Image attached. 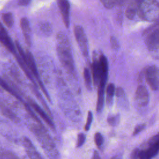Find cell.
<instances>
[{"label": "cell", "instance_id": "6da1fadb", "mask_svg": "<svg viewBox=\"0 0 159 159\" xmlns=\"http://www.w3.org/2000/svg\"><path fill=\"white\" fill-rule=\"evenodd\" d=\"M57 51L60 61L68 71L73 72L75 71L74 61L68 38L63 33H60L57 35Z\"/></svg>", "mask_w": 159, "mask_h": 159}, {"label": "cell", "instance_id": "7a4b0ae2", "mask_svg": "<svg viewBox=\"0 0 159 159\" xmlns=\"http://www.w3.org/2000/svg\"><path fill=\"white\" fill-rule=\"evenodd\" d=\"M137 14L143 20L159 22V2L157 0H142Z\"/></svg>", "mask_w": 159, "mask_h": 159}, {"label": "cell", "instance_id": "3957f363", "mask_svg": "<svg viewBox=\"0 0 159 159\" xmlns=\"http://www.w3.org/2000/svg\"><path fill=\"white\" fill-rule=\"evenodd\" d=\"M30 130L36 137L39 142L46 151L48 156L55 159L58 156L57 150H56L55 145L51 138L47 132H45L44 128L39 125H32Z\"/></svg>", "mask_w": 159, "mask_h": 159}, {"label": "cell", "instance_id": "277c9868", "mask_svg": "<svg viewBox=\"0 0 159 159\" xmlns=\"http://www.w3.org/2000/svg\"><path fill=\"white\" fill-rule=\"evenodd\" d=\"M142 37L149 51L159 52V22L145 29Z\"/></svg>", "mask_w": 159, "mask_h": 159}, {"label": "cell", "instance_id": "5b68a950", "mask_svg": "<svg viewBox=\"0 0 159 159\" xmlns=\"http://www.w3.org/2000/svg\"><path fill=\"white\" fill-rule=\"evenodd\" d=\"M145 80L153 90H157L159 88V68L155 65L147 66L143 70Z\"/></svg>", "mask_w": 159, "mask_h": 159}, {"label": "cell", "instance_id": "8992f818", "mask_svg": "<svg viewBox=\"0 0 159 159\" xmlns=\"http://www.w3.org/2000/svg\"><path fill=\"white\" fill-rule=\"evenodd\" d=\"M74 34L83 55L86 58L88 57V42L86 35L83 30V28L80 25H76L74 28Z\"/></svg>", "mask_w": 159, "mask_h": 159}, {"label": "cell", "instance_id": "52a82bcc", "mask_svg": "<svg viewBox=\"0 0 159 159\" xmlns=\"http://www.w3.org/2000/svg\"><path fill=\"white\" fill-rule=\"evenodd\" d=\"M60 9L61 17L66 28L70 26V5L68 0H57Z\"/></svg>", "mask_w": 159, "mask_h": 159}, {"label": "cell", "instance_id": "ba28073f", "mask_svg": "<svg viewBox=\"0 0 159 159\" xmlns=\"http://www.w3.org/2000/svg\"><path fill=\"white\" fill-rule=\"evenodd\" d=\"M0 42L14 55L17 53L15 47L4 26L0 23Z\"/></svg>", "mask_w": 159, "mask_h": 159}, {"label": "cell", "instance_id": "9c48e42d", "mask_svg": "<svg viewBox=\"0 0 159 159\" xmlns=\"http://www.w3.org/2000/svg\"><path fill=\"white\" fill-rule=\"evenodd\" d=\"M135 99L137 104L142 107L146 106L148 102V93L143 86H139L136 90Z\"/></svg>", "mask_w": 159, "mask_h": 159}, {"label": "cell", "instance_id": "30bf717a", "mask_svg": "<svg viewBox=\"0 0 159 159\" xmlns=\"http://www.w3.org/2000/svg\"><path fill=\"white\" fill-rule=\"evenodd\" d=\"M29 104L31 107V108L34 111H35L38 115H39V116L45 122V123L48 126H50L52 129H54V124L52 120L41 107H40L37 103H35L31 99L29 100Z\"/></svg>", "mask_w": 159, "mask_h": 159}, {"label": "cell", "instance_id": "8fae6325", "mask_svg": "<svg viewBox=\"0 0 159 159\" xmlns=\"http://www.w3.org/2000/svg\"><path fill=\"white\" fill-rule=\"evenodd\" d=\"M24 144L26 153L30 159H43L29 139L24 137Z\"/></svg>", "mask_w": 159, "mask_h": 159}, {"label": "cell", "instance_id": "7c38bea8", "mask_svg": "<svg viewBox=\"0 0 159 159\" xmlns=\"http://www.w3.org/2000/svg\"><path fill=\"white\" fill-rule=\"evenodd\" d=\"M142 0H130L127 4L125 16L129 19H132L137 14L139 6Z\"/></svg>", "mask_w": 159, "mask_h": 159}, {"label": "cell", "instance_id": "4fadbf2b", "mask_svg": "<svg viewBox=\"0 0 159 159\" xmlns=\"http://www.w3.org/2000/svg\"><path fill=\"white\" fill-rule=\"evenodd\" d=\"M91 71H92V76H93L94 84L95 85L96 84H98L100 80V76H101L99 57L94 58L93 63L91 64Z\"/></svg>", "mask_w": 159, "mask_h": 159}, {"label": "cell", "instance_id": "5bb4252c", "mask_svg": "<svg viewBox=\"0 0 159 159\" xmlns=\"http://www.w3.org/2000/svg\"><path fill=\"white\" fill-rule=\"evenodd\" d=\"M20 27L24 35L25 42L29 46L30 45V29L29 22L26 17H23L20 20Z\"/></svg>", "mask_w": 159, "mask_h": 159}, {"label": "cell", "instance_id": "9a60e30c", "mask_svg": "<svg viewBox=\"0 0 159 159\" xmlns=\"http://www.w3.org/2000/svg\"><path fill=\"white\" fill-rule=\"evenodd\" d=\"M104 88L105 86L99 84L98 87V100L96 105V111L101 112L103 109L104 102Z\"/></svg>", "mask_w": 159, "mask_h": 159}, {"label": "cell", "instance_id": "2e32d148", "mask_svg": "<svg viewBox=\"0 0 159 159\" xmlns=\"http://www.w3.org/2000/svg\"><path fill=\"white\" fill-rule=\"evenodd\" d=\"M0 112L16 122L19 120L17 116L14 112H12L11 109L7 107L1 101H0Z\"/></svg>", "mask_w": 159, "mask_h": 159}, {"label": "cell", "instance_id": "e0dca14e", "mask_svg": "<svg viewBox=\"0 0 159 159\" xmlns=\"http://www.w3.org/2000/svg\"><path fill=\"white\" fill-rule=\"evenodd\" d=\"M115 94V86L112 83H110L107 85L106 88V101L107 104L110 106L112 104L113 98Z\"/></svg>", "mask_w": 159, "mask_h": 159}, {"label": "cell", "instance_id": "ac0fdd59", "mask_svg": "<svg viewBox=\"0 0 159 159\" xmlns=\"http://www.w3.org/2000/svg\"><path fill=\"white\" fill-rule=\"evenodd\" d=\"M0 86L2 89L6 90L7 92L10 93L11 95L15 96L16 98H17V99H18L19 100L21 99L20 97H19V96L17 94V93L4 80H3L1 77H0Z\"/></svg>", "mask_w": 159, "mask_h": 159}, {"label": "cell", "instance_id": "d6986e66", "mask_svg": "<svg viewBox=\"0 0 159 159\" xmlns=\"http://www.w3.org/2000/svg\"><path fill=\"white\" fill-rule=\"evenodd\" d=\"M83 76L84 80V84L86 88L89 90L91 91L92 89V80H91V73L88 68H84L83 70Z\"/></svg>", "mask_w": 159, "mask_h": 159}, {"label": "cell", "instance_id": "ffe728a7", "mask_svg": "<svg viewBox=\"0 0 159 159\" xmlns=\"http://www.w3.org/2000/svg\"><path fill=\"white\" fill-rule=\"evenodd\" d=\"M2 19L4 24L9 28L12 27L14 24V19L11 13H5L2 16Z\"/></svg>", "mask_w": 159, "mask_h": 159}, {"label": "cell", "instance_id": "44dd1931", "mask_svg": "<svg viewBox=\"0 0 159 159\" xmlns=\"http://www.w3.org/2000/svg\"><path fill=\"white\" fill-rule=\"evenodd\" d=\"M0 159H20L14 153L8 151L0 152Z\"/></svg>", "mask_w": 159, "mask_h": 159}, {"label": "cell", "instance_id": "7402d4cb", "mask_svg": "<svg viewBox=\"0 0 159 159\" xmlns=\"http://www.w3.org/2000/svg\"><path fill=\"white\" fill-rule=\"evenodd\" d=\"M120 120V116L119 114L109 116L107 118V122L111 126L117 125Z\"/></svg>", "mask_w": 159, "mask_h": 159}, {"label": "cell", "instance_id": "603a6c76", "mask_svg": "<svg viewBox=\"0 0 159 159\" xmlns=\"http://www.w3.org/2000/svg\"><path fill=\"white\" fill-rule=\"evenodd\" d=\"M94 141L95 143L98 147H100L103 143V137L99 132H96L94 135Z\"/></svg>", "mask_w": 159, "mask_h": 159}, {"label": "cell", "instance_id": "cb8c5ba5", "mask_svg": "<svg viewBox=\"0 0 159 159\" xmlns=\"http://www.w3.org/2000/svg\"><path fill=\"white\" fill-rule=\"evenodd\" d=\"M93 113L91 111H89L88 113V117H87V120H86V123L85 124L84 126V130L86 131L89 130L90 127H91V124L92 123L93 121Z\"/></svg>", "mask_w": 159, "mask_h": 159}, {"label": "cell", "instance_id": "d4e9b609", "mask_svg": "<svg viewBox=\"0 0 159 159\" xmlns=\"http://www.w3.org/2000/svg\"><path fill=\"white\" fill-rule=\"evenodd\" d=\"M100 1L107 9H112L115 7V2L114 0H100Z\"/></svg>", "mask_w": 159, "mask_h": 159}, {"label": "cell", "instance_id": "484cf974", "mask_svg": "<svg viewBox=\"0 0 159 159\" xmlns=\"http://www.w3.org/2000/svg\"><path fill=\"white\" fill-rule=\"evenodd\" d=\"M155 143H159V133L155 135L154 136L150 137L149 140L147 141V146L152 145Z\"/></svg>", "mask_w": 159, "mask_h": 159}, {"label": "cell", "instance_id": "4316f807", "mask_svg": "<svg viewBox=\"0 0 159 159\" xmlns=\"http://www.w3.org/2000/svg\"><path fill=\"white\" fill-rule=\"evenodd\" d=\"M110 42H111V47L113 49L117 50L119 48V43L117 39L115 37L111 36L110 37Z\"/></svg>", "mask_w": 159, "mask_h": 159}, {"label": "cell", "instance_id": "83f0119b", "mask_svg": "<svg viewBox=\"0 0 159 159\" xmlns=\"http://www.w3.org/2000/svg\"><path fill=\"white\" fill-rule=\"evenodd\" d=\"M86 140V135L83 134L81 133L78 135V141H77V146L78 147L82 146L83 145V143H84Z\"/></svg>", "mask_w": 159, "mask_h": 159}, {"label": "cell", "instance_id": "f1b7e54d", "mask_svg": "<svg viewBox=\"0 0 159 159\" xmlns=\"http://www.w3.org/2000/svg\"><path fill=\"white\" fill-rule=\"evenodd\" d=\"M145 128V125L144 124H140L136 125V127H135L134 132H133V135H135L138 134L139 133L142 132Z\"/></svg>", "mask_w": 159, "mask_h": 159}, {"label": "cell", "instance_id": "f546056e", "mask_svg": "<svg viewBox=\"0 0 159 159\" xmlns=\"http://www.w3.org/2000/svg\"><path fill=\"white\" fill-rule=\"evenodd\" d=\"M115 6H124L127 4L130 0H114Z\"/></svg>", "mask_w": 159, "mask_h": 159}, {"label": "cell", "instance_id": "4dcf8cb0", "mask_svg": "<svg viewBox=\"0 0 159 159\" xmlns=\"http://www.w3.org/2000/svg\"><path fill=\"white\" fill-rule=\"evenodd\" d=\"M139 149L136 148L135 149L132 154V159H139Z\"/></svg>", "mask_w": 159, "mask_h": 159}, {"label": "cell", "instance_id": "1f68e13d", "mask_svg": "<svg viewBox=\"0 0 159 159\" xmlns=\"http://www.w3.org/2000/svg\"><path fill=\"white\" fill-rule=\"evenodd\" d=\"M31 0H19V4L20 6H27Z\"/></svg>", "mask_w": 159, "mask_h": 159}, {"label": "cell", "instance_id": "d6a6232c", "mask_svg": "<svg viewBox=\"0 0 159 159\" xmlns=\"http://www.w3.org/2000/svg\"><path fill=\"white\" fill-rule=\"evenodd\" d=\"M93 159H101L97 151H94L93 156Z\"/></svg>", "mask_w": 159, "mask_h": 159}]
</instances>
